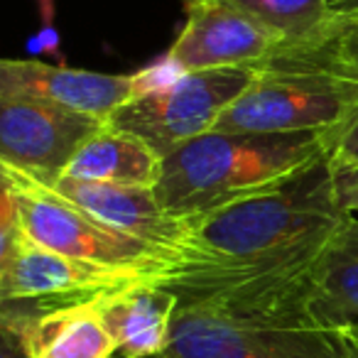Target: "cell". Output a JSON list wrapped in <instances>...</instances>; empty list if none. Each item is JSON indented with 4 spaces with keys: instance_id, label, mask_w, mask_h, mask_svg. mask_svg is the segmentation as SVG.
I'll return each instance as SVG.
<instances>
[{
    "instance_id": "cell-13",
    "label": "cell",
    "mask_w": 358,
    "mask_h": 358,
    "mask_svg": "<svg viewBox=\"0 0 358 358\" xmlns=\"http://www.w3.org/2000/svg\"><path fill=\"white\" fill-rule=\"evenodd\" d=\"M177 309V294L157 282H140L101 297V314L115 341V358H150L167 351Z\"/></svg>"
},
{
    "instance_id": "cell-14",
    "label": "cell",
    "mask_w": 358,
    "mask_h": 358,
    "mask_svg": "<svg viewBox=\"0 0 358 358\" xmlns=\"http://www.w3.org/2000/svg\"><path fill=\"white\" fill-rule=\"evenodd\" d=\"M309 317L336 331L358 322V219L353 214L338 221L319 258Z\"/></svg>"
},
{
    "instance_id": "cell-9",
    "label": "cell",
    "mask_w": 358,
    "mask_h": 358,
    "mask_svg": "<svg viewBox=\"0 0 358 358\" xmlns=\"http://www.w3.org/2000/svg\"><path fill=\"white\" fill-rule=\"evenodd\" d=\"M185 25L164 59L179 71L231 66L260 69L280 50V40L234 0H182Z\"/></svg>"
},
{
    "instance_id": "cell-20",
    "label": "cell",
    "mask_w": 358,
    "mask_h": 358,
    "mask_svg": "<svg viewBox=\"0 0 358 358\" xmlns=\"http://www.w3.org/2000/svg\"><path fill=\"white\" fill-rule=\"evenodd\" d=\"M329 6H331V10L341 17L358 15V0H329Z\"/></svg>"
},
{
    "instance_id": "cell-8",
    "label": "cell",
    "mask_w": 358,
    "mask_h": 358,
    "mask_svg": "<svg viewBox=\"0 0 358 358\" xmlns=\"http://www.w3.org/2000/svg\"><path fill=\"white\" fill-rule=\"evenodd\" d=\"M106 123L47 101L0 96V164L52 182Z\"/></svg>"
},
{
    "instance_id": "cell-4",
    "label": "cell",
    "mask_w": 358,
    "mask_h": 358,
    "mask_svg": "<svg viewBox=\"0 0 358 358\" xmlns=\"http://www.w3.org/2000/svg\"><path fill=\"white\" fill-rule=\"evenodd\" d=\"M351 84L329 69L263 66L214 130L241 135H329L346 120Z\"/></svg>"
},
{
    "instance_id": "cell-18",
    "label": "cell",
    "mask_w": 358,
    "mask_h": 358,
    "mask_svg": "<svg viewBox=\"0 0 358 358\" xmlns=\"http://www.w3.org/2000/svg\"><path fill=\"white\" fill-rule=\"evenodd\" d=\"M334 196L343 214H358V164L334 169Z\"/></svg>"
},
{
    "instance_id": "cell-2",
    "label": "cell",
    "mask_w": 358,
    "mask_h": 358,
    "mask_svg": "<svg viewBox=\"0 0 358 358\" xmlns=\"http://www.w3.org/2000/svg\"><path fill=\"white\" fill-rule=\"evenodd\" d=\"M343 216L324 159L280 189L189 219V245L179 263H248L331 234Z\"/></svg>"
},
{
    "instance_id": "cell-12",
    "label": "cell",
    "mask_w": 358,
    "mask_h": 358,
    "mask_svg": "<svg viewBox=\"0 0 358 358\" xmlns=\"http://www.w3.org/2000/svg\"><path fill=\"white\" fill-rule=\"evenodd\" d=\"M0 324L17 329L30 358H115L101 297L62 307L3 302Z\"/></svg>"
},
{
    "instance_id": "cell-17",
    "label": "cell",
    "mask_w": 358,
    "mask_h": 358,
    "mask_svg": "<svg viewBox=\"0 0 358 358\" xmlns=\"http://www.w3.org/2000/svg\"><path fill=\"white\" fill-rule=\"evenodd\" d=\"M280 40V52H309L324 47L346 17L336 15L329 0H234ZM273 55V57H275ZM270 57V59H273Z\"/></svg>"
},
{
    "instance_id": "cell-10",
    "label": "cell",
    "mask_w": 358,
    "mask_h": 358,
    "mask_svg": "<svg viewBox=\"0 0 358 358\" xmlns=\"http://www.w3.org/2000/svg\"><path fill=\"white\" fill-rule=\"evenodd\" d=\"M148 91L145 71L138 74H103L74 69L66 64H47L40 59L0 62V96L37 99L76 113L110 120L128 101Z\"/></svg>"
},
{
    "instance_id": "cell-1",
    "label": "cell",
    "mask_w": 358,
    "mask_h": 358,
    "mask_svg": "<svg viewBox=\"0 0 358 358\" xmlns=\"http://www.w3.org/2000/svg\"><path fill=\"white\" fill-rule=\"evenodd\" d=\"M327 159L324 135L211 133L162 159L159 201L182 219L268 194Z\"/></svg>"
},
{
    "instance_id": "cell-22",
    "label": "cell",
    "mask_w": 358,
    "mask_h": 358,
    "mask_svg": "<svg viewBox=\"0 0 358 358\" xmlns=\"http://www.w3.org/2000/svg\"><path fill=\"white\" fill-rule=\"evenodd\" d=\"M150 358H174V356H169V353L164 351V353H157V356H150Z\"/></svg>"
},
{
    "instance_id": "cell-16",
    "label": "cell",
    "mask_w": 358,
    "mask_h": 358,
    "mask_svg": "<svg viewBox=\"0 0 358 358\" xmlns=\"http://www.w3.org/2000/svg\"><path fill=\"white\" fill-rule=\"evenodd\" d=\"M265 66H309L329 69L351 84V108L327 140V159L331 169L358 164V15L346 17L338 32L324 47L312 52H282L275 55Z\"/></svg>"
},
{
    "instance_id": "cell-7",
    "label": "cell",
    "mask_w": 358,
    "mask_h": 358,
    "mask_svg": "<svg viewBox=\"0 0 358 358\" xmlns=\"http://www.w3.org/2000/svg\"><path fill=\"white\" fill-rule=\"evenodd\" d=\"M140 282H152L130 273L99 268L62 255L32 241L17 224L13 201L3 194L0 214V302H30L62 307L71 302L108 297Z\"/></svg>"
},
{
    "instance_id": "cell-5",
    "label": "cell",
    "mask_w": 358,
    "mask_h": 358,
    "mask_svg": "<svg viewBox=\"0 0 358 358\" xmlns=\"http://www.w3.org/2000/svg\"><path fill=\"white\" fill-rule=\"evenodd\" d=\"M167 353L174 358H348L346 338L312 317L248 319L177 309Z\"/></svg>"
},
{
    "instance_id": "cell-3",
    "label": "cell",
    "mask_w": 358,
    "mask_h": 358,
    "mask_svg": "<svg viewBox=\"0 0 358 358\" xmlns=\"http://www.w3.org/2000/svg\"><path fill=\"white\" fill-rule=\"evenodd\" d=\"M3 194L13 201L20 229L45 248L81 263L130 273L159 282L179 255L125 236L69 204L59 194L20 169L3 167Z\"/></svg>"
},
{
    "instance_id": "cell-19",
    "label": "cell",
    "mask_w": 358,
    "mask_h": 358,
    "mask_svg": "<svg viewBox=\"0 0 358 358\" xmlns=\"http://www.w3.org/2000/svg\"><path fill=\"white\" fill-rule=\"evenodd\" d=\"M42 10H45V30L37 32L35 40H30L27 50H30L32 55H37V52H50V55H57V52H59V32H57L55 25H52L50 0H42Z\"/></svg>"
},
{
    "instance_id": "cell-15",
    "label": "cell",
    "mask_w": 358,
    "mask_h": 358,
    "mask_svg": "<svg viewBox=\"0 0 358 358\" xmlns=\"http://www.w3.org/2000/svg\"><path fill=\"white\" fill-rule=\"evenodd\" d=\"M62 177L155 189L162 177V157L140 138L106 123L81 145Z\"/></svg>"
},
{
    "instance_id": "cell-6",
    "label": "cell",
    "mask_w": 358,
    "mask_h": 358,
    "mask_svg": "<svg viewBox=\"0 0 358 358\" xmlns=\"http://www.w3.org/2000/svg\"><path fill=\"white\" fill-rule=\"evenodd\" d=\"M255 76L258 69L250 66L179 74L169 84L128 101L108 123L148 143L164 159L182 145L211 133Z\"/></svg>"
},
{
    "instance_id": "cell-11",
    "label": "cell",
    "mask_w": 358,
    "mask_h": 358,
    "mask_svg": "<svg viewBox=\"0 0 358 358\" xmlns=\"http://www.w3.org/2000/svg\"><path fill=\"white\" fill-rule=\"evenodd\" d=\"M42 185L50 187L55 194H59L69 204L79 206L89 216L99 219L101 224L138 241H145L155 248L169 250V253L179 255V260L189 245V219L172 214L159 201L155 189L84 182V179L71 177H57L52 182H42Z\"/></svg>"
},
{
    "instance_id": "cell-21",
    "label": "cell",
    "mask_w": 358,
    "mask_h": 358,
    "mask_svg": "<svg viewBox=\"0 0 358 358\" xmlns=\"http://www.w3.org/2000/svg\"><path fill=\"white\" fill-rule=\"evenodd\" d=\"M341 334L346 336V341L358 351V322L351 324V327H346V329H341Z\"/></svg>"
}]
</instances>
